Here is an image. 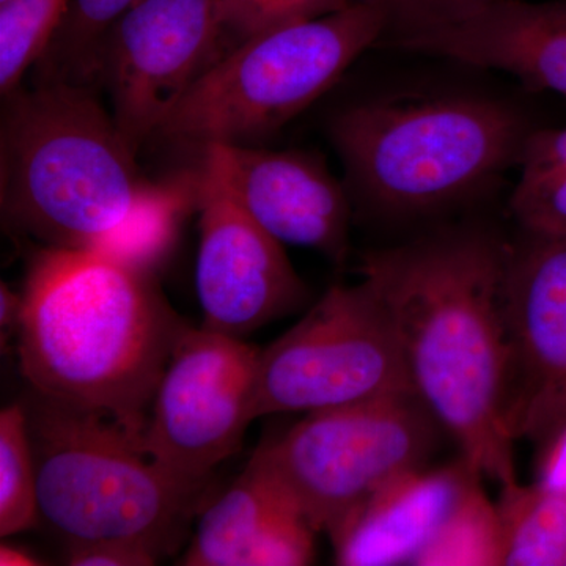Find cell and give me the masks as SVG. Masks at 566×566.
Wrapping results in <instances>:
<instances>
[{"mask_svg": "<svg viewBox=\"0 0 566 566\" xmlns=\"http://www.w3.org/2000/svg\"><path fill=\"white\" fill-rule=\"evenodd\" d=\"M510 255L485 230H453L367 253L360 268L392 319L417 397L461 457L501 485L516 480L505 420Z\"/></svg>", "mask_w": 566, "mask_h": 566, "instance_id": "cell-1", "label": "cell"}, {"mask_svg": "<svg viewBox=\"0 0 566 566\" xmlns=\"http://www.w3.org/2000/svg\"><path fill=\"white\" fill-rule=\"evenodd\" d=\"M186 331L151 273L93 249L46 248L22 292L21 371L41 400L111 420L140 444Z\"/></svg>", "mask_w": 566, "mask_h": 566, "instance_id": "cell-2", "label": "cell"}, {"mask_svg": "<svg viewBox=\"0 0 566 566\" xmlns=\"http://www.w3.org/2000/svg\"><path fill=\"white\" fill-rule=\"evenodd\" d=\"M2 211L50 248L95 249L153 191L95 87L40 82L6 95Z\"/></svg>", "mask_w": 566, "mask_h": 566, "instance_id": "cell-3", "label": "cell"}, {"mask_svg": "<svg viewBox=\"0 0 566 566\" xmlns=\"http://www.w3.org/2000/svg\"><path fill=\"white\" fill-rule=\"evenodd\" d=\"M532 129L515 107L471 93H392L348 107L331 136L378 210L427 212L517 166Z\"/></svg>", "mask_w": 566, "mask_h": 566, "instance_id": "cell-4", "label": "cell"}, {"mask_svg": "<svg viewBox=\"0 0 566 566\" xmlns=\"http://www.w3.org/2000/svg\"><path fill=\"white\" fill-rule=\"evenodd\" d=\"M385 31L378 11L353 2L252 36L182 93L155 136L202 148L270 136L329 91Z\"/></svg>", "mask_w": 566, "mask_h": 566, "instance_id": "cell-5", "label": "cell"}, {"mask_svg": "<svg viewBox=\"0 0 566 566\" xmlns=\"http://www.w3.org/2000/svg\"><path fill=\"white\" fill-rule=\"evenodd\" d=\"M29 424L40 516L69 543L134 542L161 553L202 490L103 417L41 400Z\"/></svg>", "mask_w": 566, "mask_h": 566, "instance_id": "cell-6", "label": "cell"}, {"mask_svg": "<svg viewBox=\"0 0 566 566\" xmlns=\"http://www.w3.org/2000/svg\"><path fill=\"white\" fill-rule=\"evenodd\" d=\"M442 428L416 394L312 412L249 464L315 532H329L398 475L427 465Z\"/></svg>", "mask_w": 566, "mask_h": 566, "instance_id": "cell-7", "label": "cell"}, {"mask_svg": "<svg viewBox=\"0 0 566 566\" xmlns=\"http://www.w3.org/2000/svg\"><path fill=\"white\" fill-rule=\"evenodd\" d=\"M416 394L392 319L375 290L335 285L260 354L253 417L329 411Z\"/></svg>", "mask_w": 566, "mask_h": 566, "instance_id": "cell-8", "label": "cell"}, {"mask_svg": "<svg viewBox=\"0 0 566 566\" xmlns=\"http://www.w3.org/2000/svg\"><path fill=\"white\" fill-rule=\"evenodd\" d=\"M260 354L243 338L188 327L153 397L140 449L170 474L203 486L255 420Z\"/></svg>", "mask_w": 566, "mask_h": 566, "instance_id": "cell-9", "label": "cell"}, {"mask_svg": "<svg viewBox=\"0 0 566 566\" xmlns=\"http://www.w3.org/2000/svg\"><path fill=\"white\" fill-rule=\"evenodd\" d=\"M219 0H139L107 33L96 84L139 150L189 87L233 50Z\"/></svg>", "mask_w": 566, "mask_h": 566, "instance_id": "cell-10", "label": "cell"}, {"mask_svg": "<svg viewBox=\"0 0 566 566\" xmlns=\"http://www.w3.org/2000/svg\"><path fill=\"white\" fill-rule=\"evenodd\" d=\"M196 289L203 329L244 338L303 304L307 289L283 252L210 166L199 169Z\"/></svg>", "mask_w": 566, "mask_h": 566, "instance_id": "cell-11", "label": "cell"}, {"mask_svg": "<svg viewBox=\"0 0 566 566\" xmlns=\"http://www.w3.org/2000/svg\"><path fill=\"white\" fill-rule=\"evenodd\" d=\"M528 237L505 277V420L515 441L545 442L566 424V238Z\"/></svg>", "mask_w": 566, "mask_h": 566, "instance_id": "cell-12", "label": "cell"}, {"mask_svg": "<svg viewBox=\"0 0 566 566\" xmlns=\"http://www.w3.org/2000/svg\"><path fill=\"white\" fill-rule=\"evenodd\" d=\"M202 150V161L275 240L315 249L344 263L349 249V203L344 188L318 158L249 144H211Z\"/></svg>", "mask_w": 566, "mask_h": 566, "instance_id": "cell-13", "label": "cell"}, {"mask_svg": "<svg viewBox=\"0 0 566 566\" xmlns=\"http://www.w3.org/2000/svg\"><path fill=\"white\" fill-rule=\"evenodd\" d=\"M387 44L504 71L566 98V0H476L449 20Z\"/></svg>", "mask_w": 566, "mask_h": 566, "instance_id": "cell-14", "label": "cell"}, {"mask_svg": "<svg viewBox=\"0 0 566 566\" xmlns=\"http://www.w3.org/2000/svg\"><path fill=\"white\" fill-rule=\"evenodd\" d=\"M482 479L463 457L390 480L327 534L344 566L416 565L465 491Z\"/></svg>", "mask_w": 566, "mask_h": 566, "instance_id": "cell-15", "label": "cell"}, {"mask_svg": "<svg viewBox=\"0 0 566 566\" xmlns=\"http://www.w3.org/2000/svg\"><path fill=\"white\" fill-rule=\"evenodd\" d=\"M314 527L251 464L200 517L186 566H303Z\"/></svg>", "mask_w": 566, "mask_h": 566, "instance_id": "cell-16", "label": "cell"}, {"mask_svg": "<svg viewBox=\"0 0 566 566\" xmlns=\"http://www.w3.org/2000/svg\"><path fill=\"white\" fill-rule=\"evenodd\" d=\"M495 509L501 565L566 566V495L515 480L502 485Z\"/></svg>", "mask_w": 566, "mask_h": 566, "instance_id": "cell-17", "label": "cell"}, {"mask_svg": "<svg viewBox=\"0 0 566 566\" xmlns=\"http://www.w3.org/2000/svg\"><path fill=\"white\" fill-rule=\"evenodd\" d=\"M197 200L199 169L177 180L158 182L155 191L93 251L151 273L169 252L182 216L197 207Z\"/></svg>", "mask_w": 566, "mask_h": 566, "instance_id": "cell-18", "label": "cell"}, {"mask_svg": "<svg viewBox=\"0 0 566 566\" xmlns=\"http://www.w3.org/2000/svg\"><path fill=\"white\" fill-rule=\"evenodd\" d=\"M139 0H73L50 46L33 66V82L95 87L99 51L107 33Z\"/></svg>", "mask_w": 566, "mask_h": 566, "instance_id": "cell-19", "label": "cell"}, {"mask_svg": "<svg viewBox=\"0 0 566 566\" xmlns=\"http://www.w3.org/2000/svg\"><path fill=\"white\" fill-rule=\"evenodd\" d=\"M39 516L29 416L20 405L9 406L0 412V536L28 531Z\"/></svg>", "mask_w": 566, "mask_h": 566, "instance_id": "cell-20", "label": "cell"}, {"mask_svg": "<svg viewBox=\"0 0 566 566\" xmlns=\"http://www.w3.org/2000/svg\"><path fill=\"white\" fill-rule=\"evenodd\" d=\"M416 565H501L497 509L476 480Z\"/></svg>", "mask_w": 566, "mask_h": 566, "instance_id": "cell-21", "label": "cell"}, {"mask_svg": "<svg viewBox=\"0 0 566 566\" xmlns=\"http://www.w3.org/2000/svg\"><path fill=\"white\" fill-rule=\"evenodd\" d=\"M73 0H6L0 3V91H17L61 28Z\"/></svg>", "mask_w": 566, "mask_h": 566, "instance_id": "cell-22", "label": "cell"}, {"mask_svg": "<svg viewBox=\"0 0 566 566\" xmlns=\"http://www.w3.org/2000/svg\"><path fill=\"white\" fill-rule=\"evenodd\" d=\"M233 46L260 33L315 20L346 9L354 0H219Z\"/></svg>", "mask_w": 566, "mask_h": 566, "instance_id": "cell-23", "label": "cell"}, {"mask_svg": "<svg viewBox=\"0 0 566 566\" xmlns=\"http://www.w3.org/2000/svg\"><path fill=\"white\" fill-rule=\"evenodd\" d=\"M510 208L528 234L566 238V172L517 181Z\"/></svg>", "mask_w": 566, "mask_h": 566, "instance_id": "cell-24", "label": "cell"}, {"mask_svg": "<svg viewBox=\"0 0 566 566\" xmlns=\"http://www.w3.org/2000/svg\"><path fill=\"white\" fill-rule=\"evenodd\" d=\"M354 2L371 7L381 14L386 24L381 41H389L449 20L476 0H354Z\"/></svg>", "mask_w": 566, "mask_h": 566, "instance_id": "cell-25", "label": "cell"}, {"mask_svg": "<svg viewBox=\"0 0 566 566\" xmlns=\"http://www.w3.org/2000/svg\"><path fill=\"white\" fill-rule=\"evenodd\" d=\"M159 553L134 542L69 543L66 564L71 566H150Z\"/></svg>", "mask_w": 566, "mask_h": 566, "instance_id": "cell-26", "label": "cell"}, {"mask_svg": "<svg viewBox=\"0 0 566 566\" xmlns=\"http://www.w3.org/2000/svg\"><path fill=\"white\" fill-rule=\"evenodd\" d=\"M520 180L566 172V128L532 129L521 150Z\"/></svg>", "mask_w": 566, "mask_h": 566, "instance_id": "cell-27", "label": "cell"}, {"mask_svg": "<svg viewBox=\"0 0 566 566\" xmlns=\"http://www.w3.org/2000/svg\"><path fill=\"white\" fill-rule=\"evenodd\" d=\"M539 461V485L566 495V424L546 439Z\"/></svg>", "mask_w": 566, "mask_h": 566, "instance_id": "cell-28", "label": "cell"}, {"mask_svg": "<svg viewBox=\"0 0 566 566\" xmlns=\"http://www.w3.org/2000/svg\"><path fill=\"white\" fill-rule=\"evenodd\" d=\"M22 308V293L13 292L7 283L0 285V327H2V345L6 338L18 333Z\"/></svg>", "mask_w": 566, "mask_h": 566, "instance_id": "cell-29", "label": "cell"}, {"mask_svg": "<svg viewBox=\"0 0 566 566\" xmlns=\"http://www.w3.org/2000/svg\"><path fill=\"white\" fill-rule=\"evenodd\" d=\"M0 565H41V562L36 560L31 554L20 549V547L6 546L0 547Z\"/></svg>", "mask_w": 566, "mask_h": 566, "instance_id": "cell-30", "label": "cell"}, {"mask_svg": "<svg viewBox=\"0 0 566 566\" xmlns=\"http://www.w3.org/2000/svg\"><path fill=\"white\" fill-rule=\"evenodd\" d=\"M3 2H6V0H0V3H3Z\"/></svg>", "mask_w": 566, "mask_h": 566, "instance_id": "cell-31", "label": "cell"}]
</instances>
